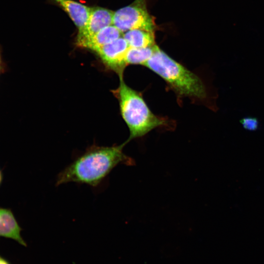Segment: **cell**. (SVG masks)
<instances>
[{
	"instance_id": "6da1fadb",
	"label": "cell",
	"mask_w": 264,
	"mask_h": 264,
	"mask_svg": "<svg viewBox=\"0 0 264 264\" xmlns=\"http://www.w3.org/2000/svg\"><path fill=\"white\" fill-rule=\"evenodd\" d=\"M126 143L90 146L58 174L56 186L72 182L97 187L118 165H134V160L123 152Z\"/></svg>"
},
{
	"instance_id": "7a4b0ae2",
	"label": "cell",
	"mask_w": 264,
	"mask_h": 264,
	"mask_svg": "<svg viewBox=\"0 0 264 264\" xmlns=\"http://www.w3.org/2000/svg\"><path fill=\"white\" fill-rule=\"evenodd\" d=\"M119 77V86L113 92L118 100L122 117L129 129L130 136L126 142L143 136L158 127L166 126L167 120L154 114L141 94L125 83L123 75Z\"/></svg>"
},
{
	"instance_id": "3957f363",
	"label": "cell",
	"mask_w": 264,
	"mask_h": 264,
	"mask_svg": "<svg viewBox=\"0 0 264 264\" xmlns=\"http://www.w3.org/2000/svg\"><path fill=\"white\" fill-rule=\"evenodd\" d=\"M144 66L164 80L179 95L199 99H205L207 96L202 80L158 46Z\"/></svg>"
},
{
	"instance_id": "277c9868",
	"label": "cell",
	"mask_w": 264,
	"mask_h": 264,
	"mask_svg": "<svg viewBox=\"0 0 264 264\" xmlns=\"http://www.w3.org/2000/svg\"><path fill=\"white\" fill-rule=\"evenodd\" d=\"M113 25L121 32L135 29L154 31L155 27L145 0H135L130 5L114 12Z\"/></svg>"
},
{
	"instance_id": "5b68a950",
	"label": "cell",
	"mask_w": 264,
	"mask_h": 264,
	"mask_svg": "<svg viewBox=\"0 0 264 264\" xmlns=\"http://www.w3.org/2000/svg\"><path fill=\"white\" fill-rule=\"evenodd\" d=\"M129 47L125 39L121 37L100 47L95 52L106 66L121 76L127 66L125 55Z\"/></svg>"
},
{
	"instance_id": "8992f818",
	"label": "cell",
	"mask_w": 264,
	"mask_h": 264,
	"mask_svg": "<svg viewBox=\"0 0 264 264\" xmlns=\"http://www.w3.org/2000/svg\"><path fill=\"white\" fill-rule=\"evenodd\" d=\"M114 12L102 7L91 8L87 23L84 29L78 32L76 44L79 46L105 27L113 24Z\"/></svg>"
},
{
	"instance_id": "52a82bcc",
	"label": "cell",
	"mask_w": 264,
	"mask_h": 264,
	"mask_svg": "<svg viewBox=\"0 0 264 264\" xmlns=\"http://www.w3.org/2000/svg\"><path fill=\"white\" fill-rule=\"evenodd\" d=\"M22 228L10 208L0 207V237L12 239L26 245L21 236Z\"/></svg>"
},
{
	"instance_id": "ba28073f",
	"label": "cell",
	"mask_w": 264,
	"mask_h": 264,
	"mask_svg": "<svg viewBox=\"0 0 264 264\" xmlns=\"http://www.w3.org/2000/svg\"><path fill=\"white\" fill-rule=\"evenodd\" d=\"M53 0L67 13L78 32L82 31L87 23L91 8L73 0Z\"/></svg>"
},
{
	"instance_id": "9c48e42d",
	"label": "cell",
	"mask_w": 264,
	"mask_h": 264,
	"mask_svg": "<svg viewBox=\"0 0 264 264\" xmlns=\"http://www.w3.org/2000/svg\"><path fill=\"white\" fill-rule=\"evenodd\" d=\"M122 33L113 24L107 26L84 42L80 47L95 52L100 47L121 37Z\"/></svg>"
},
{
	"instance_id": "30bf717a",
	"label": "cell",
	"mask_w": 264,
	"mask_h": 264,
	"mask_svg": "<svg viewBox=\"0 0 264 264\" xmlns=\"http://www.w3.org/2000/svg\"><path fill=\"white\" fill-rule=\"evenodd\" d=\"M123 37L130 47L142 48L155 45L154 31L135 29L125 32Z\"/></svg>"
},
{
	"instance_id": "8fae6325",
	"label": "cell",
	"mask_w": 264,
	"mask_h": 264,
	"mask_svg": "<svg viewBox=\"0 0 264 264\" xmlns=\"http://www.w3.org/2000/svg\"><path fill=\"white\" fill-rule=\"evenodd\" d=\"M157 45L136 48L129 47L125 55V61L128 65H145L153 56Z\"/></svg>"
},
{
	"instance_id": "7c38bea8",
	"label": "cell",
	"mask_w": 264,
	"mask_h": 264,
	"mask_svg": "<svg viewBox=\"0 0 264 264\" xmlns=\"http://www.w3.org/2000/svg\"><path fill=\"white\" fill-rule=\"evenodd\" d=\"M240 123L245 130L249 131H256L260 125L259 120L254 117H245L240 120Z\"/></svg>"
},
{
	"instance_id": "4fadbf2b",
	"label": "cell",
	"mask_w": 264,
	"mask_h": 264,
	"mask_svg": "<svg viewBox=\"0 0 264 264\" xmlns=\"http://www.w3.org/2000/svg\"><path fill=\"white\" fill-rule=\"evenodd\" d=\"M0 264H11L10 263L0 255Z\"/></svg>"
},
{
	"instance_id": "5bb4252c",
	"label": "cell",
	"mask_w": 264,
	"mask_h": 264,
	"mask_svg": "<svg viewBox=\"0 0 264 264\" xmlns=\"http://www.w3.org/2000/svg\"><path fill=\"white\" fill-rule=\"evenodd\" d=\"M3 180V174L1 170L0 169V187L2 184Z\"/></svg>"
},
{
	"instance_id": "9a60e30c",
	"label": "cell",
	"mask_w": 264,
	"mask_h": 264,
	"mask_svg": "<svg viewBox=\"0 0 264 264\" xmlns=\"http://www.w3.org/2000/svg\"><path fill=\"white\" fill-rule=\"evenodd\" d=\"M2 57H1V50L0 46V67H2Z\"/></svg>"
},
{
	"instance_id": "2e32d148",
	"label": "cell",
	"mask_w": 264,
	"mask_h": 264,
	"mask_svg": "<svg viewBox=\"0 0 264 264\" xmlns=\"http://www.w3.org/2000/svg\"><path fill=\"white\" fill-rule=\"evenodd\" d=\"M1 70H2V67H0V73Z\"/></svg>"
}]
</instances>
